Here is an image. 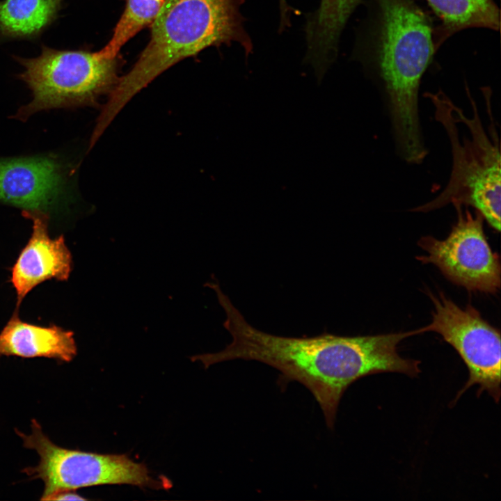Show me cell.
Wrapping results in <instances>:
<instances>
[{
    "label": "cell",
    "instance_id": "1",
    "mask_svg": "<svg viewBox=\"0 0 501 501\" xmlns=\"http://www.w3.org/2000/svg\"><path fill=\"white\" fill-rule=\"evenodd\" d=\"M226 319L224 328L232 342L216 353L191 357L205 368L226 360L242 359L267 364L280 373L283 383L295 381L315 398L327 427L333 429L341 398L348 387L368 375L397 372L415 377L420 361L402 358L399 343L416 331L375 335L340 336L330 333L310 337L272 335L251 326L218 284L214 285Z\"/></svg>",
    "mask_w": 501,
    "mask_h": 501
},
{
    "label": "cell",
    "instance_id": "2",
    "mask_svg": "<svg viewBox=\"0 0 501 501\" xmlns=\"http://www.w3.org/2000/svg\"><path fill=\"white\" fill-rule=\"evenodd\" d=\"M245 0H166L149 42L119 79L97 119L107 127L125 104L159 74L209 47L237 43L247 58L253 44L241 13Z\"/></svg>",
    "mask_w": 501,
    "mask_h": 501
},
{
    "label": "cell",
    "instance_id": "3",
    "mask_svg": "<svg viewBox=\"0 0 501 501\" xmlns=\"http://www.w3.org/2000/svg\"><path fill=\"white\" fill-rule=\"evenodd\" d=\"M379 63L396 141L406 161L427 155L420 133L418 91L434 53L429 19L413 0H378Z\"/></svg>",
    "mask_w": 501,
    "mask_h": 501
},
{
    "label": "cell",
    "instance_id": "4",
    "mask_svg": "<svg viewBox=\"0 0 501 501\" xmlns=\"http://www.w3.org/2000/svg\"><path fill=\"white\" fill-rule=\"evenodd\" d=\"M436 118L446 130L453 165L450 180L434 200L416 208L426 212L452 203L470 205L495 230H500V152L496 133L490 139L470 98L472 116L467 118L441 92L429 93Z\"/></svg>",
    "mask_w": 501,
    "mask_h": 501
},
{
    "label": "cell",
    "instance_id": "5",
    "mask_svg": "<svg viewBox=\"0 0 501 501\" xmlns=\"http://www.w3.org/2000/svg\"><path fill=\"white\" fill-rule=\"evenodd\" d=\"M17 60L24 67L19 77L33 95L14 116L21 120L42 110L94 105L119 79L117 56L103 58L96 51L43 47L40 56Z\"/></svg>",
    "mask_w": 501,
    "mask_h": 501
},
{
    "label": "cell",
    "instance_id": "6",
    "mask_svg": "<svg viewBox=\"0 0 501 501\" xmlns=\"http://www.w3.org/2000/svg\"><path fill=\"white\" fill-rule=\"evenodd\" d=\"M29 435L16 429L24 447L36 451L39 463L23 470L33 479H40L44 491L40 500L57 491L103 484H131L157 488L163 483L155 480L142 463L126 455L107 454L69 450L54 444L32 420Z\"/></svg>",
    "mask_w": 501,
    "mask_h": 501
},
{
    "label": "cell",
    "instance_id": "7",
    "mask_svg": "<svg viewBox=\"0 0 501 501\" xmlns=\"http://www.w3.org/2000/svg\"><path fill=\"white\" fill-rule=\"evenodd\" d=\"M434 305L431 324L419 328L433 331L452 345L465 363L469 377L456 400L474 385L477 396L486 391L498 403L501 393V343L500 331L491 326L472 306L461 308L443 293L430 294Z\"/></svg>",
    "mask_w": 501,
    "mask_h": 501
},
{
    "label": "cell",
    "instance_id": "8",
    "mask_svg": "<svg viewBox=\"0 0 501 501\" xmlns=\"http://www.w3.org/2000/svg\"><path fill=\"white\" fill-rule=\"evenodd\" d=\"M458 219L444 240L422 237L418 244L428 255L419 256L423 263L435 264L453 283L472 291L496 293L500 287V263L483 230V216H473L462 205H454Z\"/></svg>",
    "mask_w": 501,
    "mask_h": 501
},
{
    "label": "cell",
    "instance_id": "9",
    "mask_svg": "<svg viewBox=\"0 0 501 501\" xmlns=\"http://www.w3.org/2000/svg\"><path fill=\"white\" fill-rule=\"evenodd\" d=\"M67 195L65 167L56 156L0 159V202L49 214Z\"/></svg>",
    "mask_w": 501,
    "mask_h": 501
},
{
    "label": "cell",
    "instance_id": "10",
    "mask_svg": "<svg viewBox=\"0 0 501 501\" xmlns=\"http://www.w3.org/2000/svg\"><path fill=\"white\" fill-rule=\"evenodd\" d=\"M32 221V234L11 271L10 281L19 307L25 296L37 285L51 279L65 281L72 270V254L63 235H49V214L22 211Z\"/></svg>",
    "mask_w": 501,
    "mask_h": 501
},
{
    "label": "cell",
    "instance_id": "11",
    "mask_svg": "<svg viewBox=\"0 0 501 501\" xmlns=\"http://www.w3.org/2000/svg\"><path fill=\"white\" fill-rule=\"evenodd\" d=\"M362 0H320L307 14L304 25L306 50L304 63L321 79L336 61L342 33Z\"/></svg>",
    "mask_w": 501,
    "mask_h": 501
},
{
    "label": "cell",
    "instance_id": "12",
    "mask_svg": "<svg viewBox=\"0 0 501 501\" xmlns=\"http://www.w3.org/2000/svg\"><path fill=\"white\" fill-rule=\"evenodd\" d=\"M77 351L73 332L56 325L25 322L17 312L0 332V356L45 357L70 362Z\"/></svg>",
    "mask_w": 501,
    "mask_h": 501
},
{
    "label": "cell",
    "instance_id": "13",
    "mask_svg": "<svg viewBox=\"0 0 501 501\" xmlns=\"http://www.w3.org/2000/svg\"><path fill=\"white\" fill-rule=\"evenodd\" d=\"M63 0H5L0 3V33L8 37L38 35L56 18Z\"/></svg>",
    "mask_w": 501,
    "mask_h": 501
},
{
    "label": "cell",
    "instance_id": "14",
    "mask_svg": "<svg viewBox=\"0 0 501 501\" xmlns=\"http://www.w3.org/2000/svg\"><path fill=\"white\" fill-rule=\"evenodd\" d=\"M447 33L482 27L500 29V10L493 0H427Z\"/></svg>",
    "mask_w": 501,
    "mask_h": 501
},
{
    "label": "cell",
    "instance_id": "15",
    "mask_svg": "<svg viewBox=\"0 0 501 501\" xmlns=\"http://www.w3.org/2000/svg\"><path fill=\"white\" fill-rule=\"evenodd\" d=\"M166 0H127L110 40L97 54L103 58L118 56L121 48L144 27L152 25Z\"/></svg>",
    "mask_w": 501,
    "mask_h": 501
},
{
    "label": "cell",
    "instance_id": "16",
    "mask_svg": "<svg viewBox=\"0 0 501 501\" xmlns=\"http://www.w3.org/2000/svg\"><path fill=\"white\" fill-rule=\"evenodd\" d=\"M87 499L74 493L72 490H63L55 492L46 497L44 500H86Z\"/></svg>",
    "mask_w": 501,
    "mask_h": 501
},
{
    "label": "cell",
    "instance_id": "17",
    "mask_svg": "<svg viewBox=\"0 0 501 501\" xmlns=\"http://www.w3.org/2000/svg\"><path fill=\"white\" fill-rule=\"evenodd\" d=\"M279 13L281 16H286L291 13L292 8L288 4L287 0H278Z\"/></svg>",
    "mask_w": 501,
    "mask_h": 501
}]
</instances>
